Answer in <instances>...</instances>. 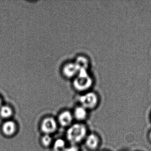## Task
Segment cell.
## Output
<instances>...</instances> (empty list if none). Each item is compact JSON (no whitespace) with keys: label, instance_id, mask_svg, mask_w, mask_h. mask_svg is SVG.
<instances>
[{"label":"cell","instance_id":"obj_4","mask_svg":"<svg viewBox=\"0 0 151 151\" xmlns=\"http://www.w3.org/2000/svg\"><path fill=\"white\" fill-rule=\"evenodd\" d=\"M57 127L56 121L52 117H48L45 118L41 124V129L42 131L45 134L50 135L55 132Z\"/></svg>","mask_w":151,"mask_h":151},{"label":"cell","instance_id":"obj_12","mask_svg":"<svg viewBox=\"0 0 151 151\" xmlns=\"http://www.w3.org/2000/svg\"><path fill=\"white\" fill-rule=\"evenodd\" d=\"M65 141L61 139H58L54 143L53 151H65L66 149Z\"/></svg>","mask_w":151,"mask_h":151},{"label":"cell","instance_id":"obj_6","mask_svg":"<svg viewBox=\"0 0 151 151\" xmlns=\"http://www.w3.org/2000/svg\"><path fill=\"white\" fill-rule=\"evenodd\" d=\"M73 115L68 111H65L60 114L58 117L59 123L63 126L70 125L73 121Z\"/></svg>","mask_w":151,"mask_h":151},{"label":"cell","instance_id":"obj_10","mask_svg":"<svg viewBox=\"0 0 151 151\" xmlns=\"http://www.w3.org/2000/svg\"><path fill=\"white\" fill-rule=\"evenodd\" d=\"M13 114V110L9 106H2L0 107V116L2 118H9Z\"/></svg>","mask_w":151,"mask_h":151},{"label":"cell","instance_id":"obj_8","mask_svg":"<svg viewBox=\"0 0 151 151\" xmlns=\"http://www.w3.org/2000/svg\"><path fill=\"white\" fill-rule=\"evenodd\" d=\"M74 62L77 65L79 70H87L89 67V61L87 57L83 55H79L76 58V60Z\"/></svg>","mask_w":151,"mask_h":151},{"label":"cell","instance_id":"obj_11","mask_svg":"<svg viewBox=\"0 0 151 151\" xmlns=\"http://www.w3.org/2000/svg\"><path fill=\"white\" fill-rule=\"evenodd\" d=\"M86 145L90 148H95L98 145V138L94 134H90L86 138Z\"/></svg>","mask_w":151,"mask_h":151},{"label":"cell","instance_id":"obj_16","mask_svg":"<svg viewBox=\"0 0 151 151\" xmlns=\"http://www.w3.org/2000/svg\"><path fill=\"white\" fill-rule=\"evenodd\" d=\"M150 138H151V133H150Z\"/></svg>","mask_w":151,"mask_h":151},{"label":"cell","instance_id":"obj_13","mask_svg":"<svg viewBox=\"0 0 151 151\" xmlns=\"http://www.w3.org/2000/svg\"><path fill=\"white\" fill-rule=\"evenodd\" d=\"M52 138L50 135L45 134L42 137L41 141L42 144L45 146H48L51 145L52 142Z\"/></svg>","mask_w":151,"mask_h":151},{"label":"cell","instance_id":"obj_5","mask_svg":"<svg viewBox=\"0 0 151 151\" xmlns=\"http://www.w3.org/2000/svg\"><path fill=\"white\" fill-rule=\"evenodd\" d=\"M79 71V68L75 62L66 63L62 68L63 74L67 78L76 77Z\"/></svg>","mask_w":151,"mask_h":151},{"label":"cell","instance_id":"obj_1","mask_svg":"<svg viewBox=\"0 0 151 151\" xmlns=\"http://www.w3.org/2000/svg\"><path fill=\"white\" fill-rule=\"evenodd\" d=\"M86 133V128L84 125L81 124H75L68 129L67 138L72 145H76L83 140Z\"/></svg>","mask_w":151,"mask_h":151},{"label":"cell","instance_id":"obj_7","mask_svg":"<svg viewBox=\"0 0 151 151\" xmlns=\"http://www.w3.org/2000/svg\"><path fill=\"white\" fill-rule=\"evenodd\" d=\"M2 132L5 135L7 136H12L16 131V124L13 121H6L2 125Z\"/></svg>","mask_w":151,"mask_h":151},{"label":"cell","instance_id":"obj_3","mask_svg":"<svg viewBox=\"0 0 151 151\" xmlns=\"http://www.w3.org/2000/svg\"><path fill=\"white\" fill-rule=\"evenodd\" d=\"M79 101L82 106L85 109L94 107L98 102V97L94 93L89 92L80 97Z\"/></svg>","mask_w":151,"mask_h":151},{"label":"cell","instance_id":"obj_9","mask_svg":"<svg viewBox=\"0 0 151 151\" xmlns=\"http://www.w3.org/2000/svg\"><path fill=\"white\" fill-rule=\"evenodd\" d=\"M87 115L86 109L83 107H78L74 111V116L78 120H84L86 117Z\"/></svg>","mask_w":151,"mask_h":151},{"label":"cell","instance_id":"obj_14","mask_svg":"<svg viewBox=\"0 0 151 151\" xmlns=\"http://www.w3.org/2000/svg\"><path fill=\"white\" fill-rule=\"evenodd\" d=\"M65 151H78V148L76 145H72L70 146L66 147Z\"/></svg>","mask_w":151,"mask_h":151},{"label":"cell","instance_id":"obj_15","mask_svg":"<svg viewBox=\"0 0 151 151\" xmlns=\"http://www.w3.org/2000/svg\"><path fill=\"white\" fill-rule=\"evenodd\" d=\"M2 106V100H1V98H0V107Z\"/></svg>","mask_w":151,"mask_h":151},{"label":"cell","instance_id":"obj_2","mask_svg":"<svg viewBox=\"0 0 151 151\" xmlns=\"http://www.w3.org/2000/svg\"><path fill=\"white\" fill-rule=\"evenodd\" d=\"M92 83V79L88 74L87 70H81L74 78L73 86L77 91H83L90 88Z\"/></svg>","mask_w":151,"mask_h":151}]
</instances>
